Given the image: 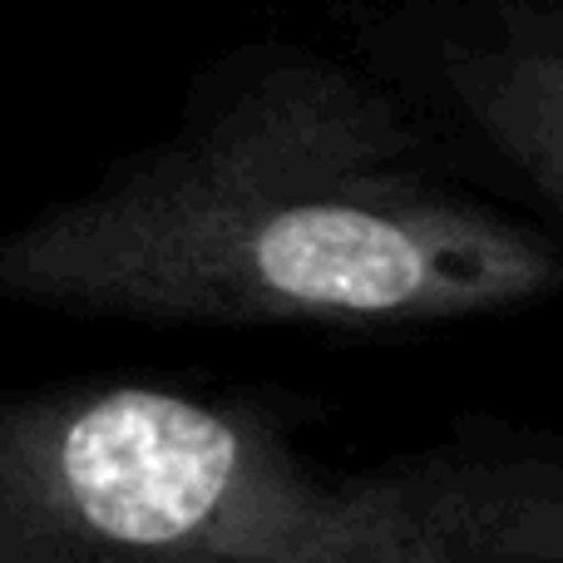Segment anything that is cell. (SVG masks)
<instances>
[{
  "label": "cell",
  "instance_id": "obj_1",
  "mask_svg": "<svg viewBox=\"0 0 563 563\" xmlns=\"http://www.w3.org/2000/svg\"><path fill=\"white\" fill-rule=\"evenodd\" d=\"M563 301V233L489 194L346 55L257 40L174 124L0 228V307L410 341Z\"/></svg>",
  "mask_w": 563,
  "mask_h": 563
},
{
  "label": "cell",
  "instance_id": "obj_2",
  "mask_svg": "<svg viewBox=\"0 0 563 563\" xmlns=\"http://www.w3.org/2000/svg\"><path fill=\"white\" fill-rule=\"evenodd\" d=\"M263 380L0 386V563H563V426L470 416L380 455Z\"/></svg>",
  "mask_w": 563,
  "mask_h": 563
},
{
  "label": "cell",
  "instance_id": "obj_3",
  "mask_svg": "<svg viewBox=\"0 0 563 563\" xmlns=\"http://www.w3.org/2000/svg\"><path fill=\"white\" fill-rule=\"evenodd\" d=\"M361 65L475 184L563 233V0H420Z\"/></svg>",
  "mask_w": 563,
  "mask_h": 563
}]
</instances>
